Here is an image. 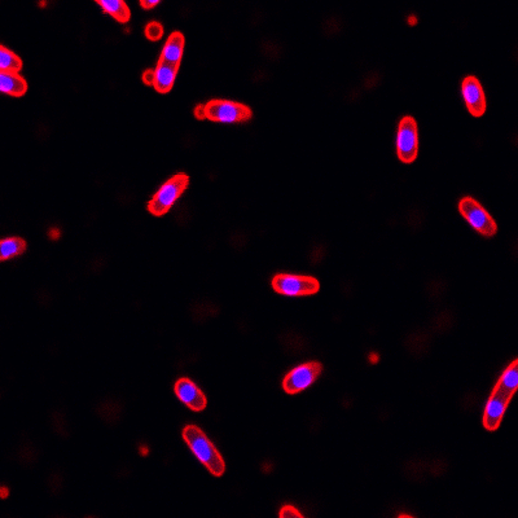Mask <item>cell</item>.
Returning a JSON list of instances; mask_svg holds the SVG:
<instances>
[{
	"instance_id": "1",
	"label": "cell",
	"mask_w": 518,
	"mask_h": 518,
	"mask_svg": "<svg viewBox=\"0 0 518 518\" xmlns=\"http://www.w3.org/2000/svg\"><path fill=\"white\" fill-rule=\"evenodd\" d=\"M518 387V361H513L500 376L490 395L483 414V426L488 432H495L503 421L509 402Z\"/></svg>"
},
{
	"instance_id": "2",
	"label": "cell",
	"mask_w": 518,
	"mask_h": 518,
	"mask_svg": "<svg viewBox=\"0 0 518 518\" xmlns=\"http://www.w3.org/2000/svg\"><path fill=\"white\" fill-rule=\"evenodd\" d=\"M183 439L198 461L214 477H222L226 472V463L215 445L196 425H186Z\"/></svg>"
},
{
	"instance_id": "3",
	"label": "cell",
	"mask_w": 518,
	"mask_h": 518,
	"mask_svg": "<svg viewBox=\"0 0 518 518\" xmlns=\"http://www.w3.org/2000/svg\"><path fill=\"white\" fill-rule=\"evenodd\" d=\"M189 186V176L176 174L165 182L148 202L146 209L155 217H162L173 207L178 198L186 192Z\"/></svg>"
},
{
	"instance_id": "4",
	"label": "cell",
	"mask_w": 518,
	"mask_h": 518,
	"mask_svg": "<svg viewBox=\"0 0 518 518\" xmlns=\"http://www.w3.org/2000/svg\"><path fill=\"white\" fill-rule=\"evenodd\" d=\"M204 105L207 119L218 124H244L253 117L251 108L238 102L217 99Z\"/></svg>"
},
{
	"instance_id": "5",
	"label": "cell",
	"mask_w": 518,
	"mask_h": 518,
	"mask_svg": "<svg viewBox=\"0 0 518 518\" xmlns=\"http://www.w3.org/2000/svg\"><path fill=\"white\" fill-rule=\"evenodd\" d=\"M271 285L278 294L288 297L312 296L320 290V282L316 278L293 274L275 275L271 280Z\"/></svg>"
},
{
	"instance_id": "6",
	"label": "cell",
	"mask_w": 518,
	"mask_h": 518,
	"mask_svg": "<svg viewBox=\"0 0 518 518\" xmlns=\"http://www.w3.org/2000/svg\"><path fill=\"white\" fill-rule=\"evenodd\" d=\"M459 211L466 222L474 228L478 233L485 238H492L497 233V224L495 219L490 215L485 207H482L473 197H463L459 201Z\"/></svg>"
},
{
	"instance_id": "7",
	"label": "cell",
	"mask_w": 518,
	"mask_h": 518,
	"mask_svg": "<svg viewBox=\"0 0 518 518\" xmlns=\"http://www.w3.org/2000/svg\"><path fill=\"white\" fill-rule=\"evenodd\" d=\"M396 155L403 164H412L419 155V128L412 115H404L398 124Z\"/></svg>"
},
{
	"instance_id": "8",
	"label": "cell",
	"mask_w": 518,
	"mask_h": 518,
	"mask_svg": "<svg viewBox=\"0 0 518 518\" xmlns=\"http://www.w3.org/2000/svg\"><path fill=\"white\" fill-rule=\"evenodd\" d=\"M323 372V364L319 362H307L300 364L291 370L282 380V389L287 394H294L305 392L315 383Z\"/></svg>"
},
{
	"instance_id": "9",
	"label": "cell",
	"mask_w": 518,
	"mask_h": 518,
	"mask_svg": "<svg viewBox=\"0 0 518 518\" xmlns=\"http://www.w3.org/2000/svg\"><path fill=\"white\" fill-rule=\"evenodd\" d=\"M461 93H463L466 109L473 117H482L486 113V95L476 75H466L463 79Z\"/></svg>"
},
{
	"instance_id": "10",
	"label": "cell",
	"mask_w": 518,
	"mask_h": 518,
	"mask_svg": "<svg viewBox=\"0 0 518 518\" xmlns=\"http://www.w3.org/2000/svg\"><path fill=\"white\" fill-rule=\"evenodd\" d=\"M174 390L179 401L186 404L189 410L200 412L207 408V395L202 393V390L197 386L196 383L191 381L189 378L186 377L179 378L175 383Z\"/></svg>"
},
{
	"instance_id": "11",
	"label": "cell",
	"mask_w": 518,
	"mask_h": 518,
	"mask_svg": "<svg viewBox=\"0 0 518 518\" xmlns=\"http://www.w3.org/2000/svg\"><path fill=\"white\" fill-rule=\"evenodd\" d=\"M183 52H184V35L179 31H174L166 41L158 62L179 68L180 61L183 59Z\"/></svg>"
},
{
	"instance_id": "12",
	"label": "cell",
	"mask_w": 518,
	"mask_h": 518,
	"mask_svg": "<svg viewBox=\"0 0 518 518\" xmlns=\"http://www.w3.org/2000/svg\"><path fill=\"white\" fill-rule=\"evenodd\" d=\"M155 70V81L153 87L155 91L160 93H167L171 91L175 83L176 74L179 68H174L170 65H166L162 62L157 64Z\"/></svg>"
},
{
	"instance_id": "13",
	"label": "cell",
	"mask_w": 518,
	"mask_h": 518,
	"mask_svg": "<svg viewBox=\"0 0 518 518\" xmlns=\"http://www.w3.org/2000/svg\"><path fill=\"white\" fill-rule=\"evenodd\" d=\"M0 91L13 97H21L28 91V83L19 74L0 72Z\"/></svg>"
},
{
	"instance_id": "14",
	"label": "cell",
	"mask_w": 518,
	"mask_h": 518,
	"mask_svg": "<svg viewBox=\"0 0 518 518\" xmlns=\"http://www.w3.org/2000/svg\"><path fill=\"white\" fill-rule=\"evenodd\" d=\"M96 4L103 10L104 13L112 16L118 22H127L131 17L128 6L122 0H97Z\"/></svg>"
},
{
	"instance_id": "15",
	"label": "cell",
	"mask_w": 518,
	"mask_h": 518,
	"mask_svg": "<svg viewBox=\"0 0 518 518\" xmlns=\"http://www.w3.org/2000/svg\"><path fill=\"white\" fill-rule=\"evenodd\" d=\"M25 250H26V242L23 238H3L0 242V259L8 260L15 257H19L25 253Z\"/></svg>"
},
{
	"instance_id": "16",
	"label": "cell",
	"mask_w": 518,
	"mask_h": 518,
	"mask_svg": "<svg viewBox=\"0 0 518 518\" xmlns=\"http://www.w3.org/2000/svg\"><path fill=\"white\" fill-rule=\"evenodd\" d=\"M22 69V61L15 52L8 50L6 46L0 47V72L19 74Z\"/></svg>"
},
{
	"instance_id": "17",
	"label": "cell",
	"mask_w": 518,
	"mask_h": 518,
	"mask_svg": "<svg viewBox=\"0 0 518 518\" xmlns=\"http://www.w3.org/2000/svg\"><path fill=\"white\" fill-rule=\"evenodd\" d=\"M144 34L149 41H160L164 35V26L157 21H151L145 26Z\"/></svg>"
},
{
	"instance_id": "18",
	"label": "cell",
	"mask_w": 518,
	"mask_h": 518,
	"mask_svg": "<svg viewBox=\"0 0 518 518\" xmlns=\"http://www.w3.org/2000/svg\"><path fill=\"white\" fill-rule=\"evenodd\" d=\"M279 517L288 518V517H297L302 518V513L297 508L291 507V506H285V507L281 508L279 512Z\"/></svg>"
},
{
	"instance_id": "19",
	"label": "cell",
	"mask_w": 518,
	"mask_h": 518,
	"mask_svg": "<svg viewBox=\"0 0 518 518\" xmlns=\"http://www.w3.org/2000/svg\"><path fill=\"white\" fill-rule=\"evenodd\" d=\"M142 79H143V82H144V84H146V86H153L155 81V70H152V69L145 70V72L143 73Z\"/></svg>"
},
{
	"instance_id": "20",
	"label": "cell",
	"mask_w": 518,
	"mask_h": 518,
	"mask_svg": "<svg viewBox=\"0 0 518 518\" xmlns=\"http://www.w3.org/2000/svg\"><path fill=\"white\" fill-rule=\"evenodd\" d=\"M160 3H161L160 0H142L140 1V7L146 10H153Z\"/></svg>"
},
{
	"instance_id": "21",
	"label": "cell",
	"mask_w": 518,
	"mask_h": 518,
	"mask_svg": "<svg viewBox=\"0 0 518 518\" xmlns=\"http://www.w3.org/2000/svg\"><path fill=\"white\" fill-rule=\"evenodd\" d=\"M195 117L197 119H207V115H205V105H197L195 108Z\"/></svg>"
},
{
	"instance_id": "22",
	"label": "cell",
	"mask_w": 518,
	"mask_h": 518,
	"mask_svg": "<svg viewBox=\"0 0 518 518\" xmlns=\"http://www.w3.org/2000/svg\"><path fill=\"white\" fill-rule=\"evenodd\" d=\"M7 494H8L7 488H6V487H1V497H7Z\"/></svg>"
}]
</instances>
